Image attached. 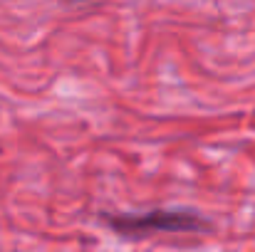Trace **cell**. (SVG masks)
Listing matches in <instances>:
<instances>
[{
  "label": "cell",
  "mask_w": 255,
  "mask_h": 252,
  "mask_svg": "<svg viewBox=\"0 0 255 252\" xmlns=\"http://www.w3.org/2000/svg\"><path fill=\"white\" fill-rule=\"evenodd\" d=\"M67 2H75V5H80V2H94V0H67Z\"/></svg>",
  "instance_id": "7a4b0ae2"
},
{
  "label": "cell",
  "mask_w": 255,
  "mask_h": 252,
  "mask_svg": "<svg viewBox=\"0 0 255 252\" xmlns=\"http://www.w3.org/2000/svg\"><path fill=\"white\" fill-rule=\"evenodd\" d=\"M102 223L122 238H144L151 233H208L211 223L193 210L156 208L146 213H102Z\"/></svg>",
  "instance_id": "6da1fadb"
}]
</instances>
